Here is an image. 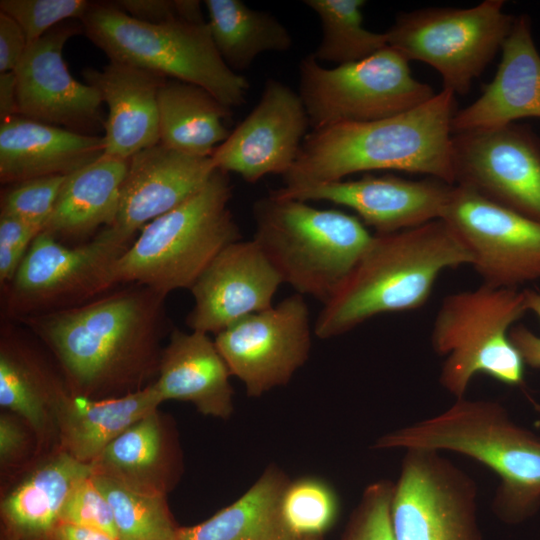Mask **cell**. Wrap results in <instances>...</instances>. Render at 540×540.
I'll use <instances>...</instances> for the list:
<instances>
[{
  "instance_id": "obj_1",
  "label": "cell",
  "mask_w": 540,
  "mask_h": 540,
  "mask_svg": "<svg viewBox=\"0 0 540 540\" xmlns=\"http://www.w3.org/2000/svg\"><path fill=\"white\" fill-rule=\"evenodd\" d=\"M456 112L455 95L443 89L394 116L312 130L283 175V187L336 182L373 170L427 174L454 185L451 125Z\"/></svg>"
},
{
  "instance_id": "obj_2",
  "label": "cell",
  "mask_w": 540,
  "mask_h": 540,
  "mask_svg": "<svg viewBox=\"0 0 540 540\" xmlns=\"http://www.w3.org/2000/svg\"><path fill=\"white\" fill-rule=\"evenodd\" d=\"M166 295L146 286L25 317L85 391L140 380L166 327Z\"/></svg>"
},
{
  "instance_id": "obj_3",
  "label": "cell",
  "mask_w": 540,
  "mask_h": 540,
  "mask_svg": "<svg viewBox=\"0 0 540 540\" xmlns=\"http://www.w3.org/2000/svg\"><path fill=\"white\" fill-rule=\"evenodd\" d=\"M471 263L469 251L442 219L376 233L347 280L323 304L313 332L329 339L379 314L418 309L442 271Z\"/></svg>"
},
{
  "instance_id": "obj_4",
  "label": "cell",
  "mask_w": 540,
  "mask_h": 540,
  "mask_svg": "<svg viewBox=\"0 0 540 540\" xmlns=\"http://www.w3.org/2000/svg\"><path fill=\"white\" fill-rule=\"evenodd\" d=\"M373 448L451 451L478 461L500 479L492 507L504 522H521L540 507V437L496 401L456 399L436 416L386 433Z\"/></svg>"
},
{
  "instance_id": "obj_5",
  "label": "cell",
  "mask_w": 540,
  "mask_h": 540,
  "mask_svg": "<svg viewBox=\"0 0 540 540\" xmlns=\"http://www.w3.org/2000/svg\"><path fill=\"white\" fill-rule=\"evenodd\" d=\"M253 216V240L283 283L323 304L341 288L373 238L353 215L272 192L255 202Z\"/></svg>"
},
{
  "instance_id": "obj_6",
  "label": "cell",
  "mask_w": 540,
  "mask_h": 540,
  "mask_svg": "<svg viewBox=\"0 0 540 540\" xmlns=\"http://www.w3.org/2000/svg\"><path fill=\"white\" fill-rule=\"evenodd\" d=\"M228 173L216 170L183 203L141 229L116 265L117 282L149 287L168 295L193 286L211 261L241 240L229 209Z\"/></svg>"
},
{
  "instance_id": "obj_7",
  "label": "cell",
  "mask_w": 540,
  "mask_h": 540,
  "mask_svg": "<svg viewBox=\"0 0 540 540\" xmlns=\"http://www.w3.org/2000/svg\"><path fill=\"white\" fill-rule=\"evenodd\" d=\"M80 22L110 61L199 86L229 108L246 101L249 83L222 59L207 21L150 24L112 2H93Z\"/></svg>"
},
{
  "instance_id": "obj_8",
  "label": "cell",
  "mask_w": 540,
  "mask_h": 540,
  "mask_svg": "<svg viewBox=\"0 0 540 540\" xmlns=\"http://www.w3.org/2000/svg\"><path fill=\"white\" fill-rule=\"evenodd\" d=\"M528 311L524 290L482 284L447 295L435 316L431 345L443 362L439 382L456 399L472 378L486 374L519 386L524 362L509 339L511 326Z\"/></svg>"
},
{
  "instance_id": "obj_9",
  "label": "cell",
  "mask_w": 540,
  "mask_h": 540,
  "mask_svg": "<svg viewBox=\"0 0 540 540\" xmlns=\"http://www.w3.org/2000/svg\"><path fill=\"white\" fill-rule=\"evenodd\" d=\"M409 61L387 46L358 62L325 68L312 54L299 65V96L312 130L379 120L413 109L436 93Z\"/></svg>"
},
{
  "instance_id": "obj_10",
  "label": "cell",
  "mask_w": 540,
  "mask_h": 540,
  "mask_svg": "<svg viewBox=\"0 0 540 540\" xmlns=\"http://www.w3.org/2000/svg\"><path fill=\"white\" fill-rule=\"evenodd\" d=\"M503 0L471 8H425L400 13L386 31L388 46L406 60L424 62L442 77L443 89L466 94L502 47L514 18Z\"/></svg>"
},
{
  "instance_id": "obj_11",
  "label": "cell",
  "mask_w": 540,
  "mask_h": 540,
  "mask_svg": "<svg viewBox=\"0 0 540 540\" xmlns=\"http://www.w3.org/2000/svg\"><path fill=\"white\" fill-rule=\"evenodd\" d=\"M130 245L109 227L75 247L40 232L9 283L8 311L28 317L85 303L118 283L116 265Z\"/></svg>"
},
{
  "instance_id": "obj_12",
  "label": "cell",
  "mask_w": 540,
  "mask_h": 540,
  "mask_svg": "<svg viewBox=\"0 0 540 540\" xmlns=\"http://www.w3.org/2000/svg\"><path fill=\"white\" fill-rule=\"evenodd\" d=\"M475 481L439 451L406 449L391 501L396 540H482Z\"/></svg>"
},
{
  "instance_id": "obj_13",
  "label": "cell",
  "mask_w": 540,
  "mask_h": 540,
  "mask_svg": "<svg viewBox=\"0 0 540 540\" xmlns=\"http://www.w3.org/2000/svg\"><path fill=\"white\" fill-rule=\"evenodd\" d=\"M441 219L469 251L483 284L519 288L540 279V222L459 185Z\"/></svg>"
},
{
  "instance_id": "obj_14",
  "label": "cell",
  "mask_w": 540,
  "mask_h": 540,
  "mask_svg": "<svg viewBox=\"0 0 540 540\" xmlns=\"http://www.w3.org/2000/svg\"><path fill=\"white\" fill-rule=\"evenodd\" d=\"M216 347L249 397L285 386L309 358V309L298 293L216 334Z\"/></svg>"
},
{
  "instance_id": "obj_15",
  "label": "cell",
  "mask_w": 540,
  "mask_h": 540,
  "mask_svg": "<svg viewBox=\"0 0 540 540\" xmlns=\"http://www.w3.org/2000/svg\"><path fill=\"white\" fill-rule=\"evenodd\" d=\"M454 185L540 222V142L513 123L453 134Z\"/></svg>"
},
{
  "instance_id": "obj_16",
  "label": "cell",
  "mask_w": 540,
  "mask_h": 540,
  "mask_svg": "<svg viewBox=\"0 0 540 540\" xmlns=\"http://www.w3.org/2000/svg\"><path fill=\"white\" fill-rule=\"evenodd\" d=\"M82 30L64 21L27 46L14 71L17 115L87 135L104 128L99 92L74 79L63 58L65 43Z\"/></svg>"
},
{
  "instance_id": "obj_17",
  "label": "cell",
  "mask_w": 540,
  "mask_h": 540,
  "mask_svg": "<svg viewBox=\"0 0 540 540\" xmlns=\"http://www.w3.org/2000/svg\"><path fill=\"white\" fill-rule=\"evenodd\" d=\"M309 119L298 93L269 79L247 117L211 155L214 167L255 183L268 174L285 175L307 135Z\"/></svg>"
},
{
  "instance_id": "obj_18",
  "label": "cell",
  "mask_w": 540,
  "mask_h": 540,
  "mask_svg": "<svg viewBox=\"0 0 540 540\" xmlns=\"http://www.w3.org/2000/svg\"><path fill=\"white\" fill-rule=\"evenodd\" d=\"M282 283L253 239L233 242L190 288L194 305L186 323L193 331L216 335L240 319L272 307Z\"/></svg>"
},
{
  "instance_id": "obj_19",
  "label": "cell",
  "mask_w": 540,
  "mask_h": 540,
  "mask_svg": "<svg viewBox=\"0 0 540 540\" xmlns=\"http://www.w3.org/2000/svg\"><path fill=\"white\" fill-rule=\"evenodd\" d=\"M453 185L431 178L408 180L366 175L357 180L281 187L273 194L301 201H328L354 210L378 234L414 228L441 219Z\"/></svg>"
},
{
  "instance_id": "obj_20",
  "label": "cell",
  "mask_w": 540,
  "mask_h": 540,
  "mask_svg": "<svg viewBox=\"0 0 540 540\" xmlns=\"http://www.w3.org/2000/svg\"><path fill=\"white\" fill-rule=\"evenodd\" d=\"M211 157H199L161 143L129 159L117 215L112 226L126 240L155 218L174 209L210 179Z\"/></svg>"
},
{
  "instance_id": "obj_21",
  "label": "cell",
  "mask_w": 540,
  "mask_h": 540,
  "mask_svg": "<svg viewBox=\"0 0 540 540\" xmlns=\"http://www.w3.org/2000/svg\"><path fill=\"white\" fill-rule=\"evenodd\" d=\"M493 80L481 96L452 120V133L505 126L517 119L540 118V54L526 15L514 19Z\"/></svg>"
},
{
  "instance_id": "obj_22",
  "label": "cell",
  "mask_w": 540,
  "mask_h": 540,
  "mask_svg": "<svg viewBox=\"0 0 540 540\" xmlns=\"http://www.w3.org/2000/svg\"><path fill=\"white\" fill-rule=\"evenodd\" d=\"M83 75L108 106L104 155L129 160L160 143L158 94L166 77L113 61L101 70L87 68Z\"/></svg>"
},
{
  "instance_id": "obj_23",
  "label": "cell",
  "mask_w": 540,
  "mask_h": 540,
  "mask_svg": "<svg viewBox=\"0 0 540 540\" xmlns=\"http://www.w3.org/2000/svg\"><path fill=\"white\" fill-rule=\"evenodd\" d=\"M104 152L103 136L13 115L0 125V180L16 184L43 176H68Z\"/></svg>"
},
{
  "instance_id": "obj_24",
  "label": "cell",
  "mask_w": 540,
  "mask_h": 540,
  "mask_svg": "<svg viewBox=\"0 0 540 540\" xmlns=\"http://www.w3.org/2000/svg\"><path fill=\"white\" fill-rule=\"evenodd\" d=\"M158 374L153 386L162 402H190L203 415L221 419L232 415V375L208 334L174 329L161 351Z\"/></svg>"
},
{
  "instance_id": "obj_25",
  "label": "cell",
  "mask_w": 540,
  "mask_h": 540,
  "mask_svg": "<svg viewBox=\"0 0 540 540\" xmlns=\"http://www.w3.org/2000/svg\"><path fill=\"white\" fill-rule=\"evenodd\" d=\"M93 474L91 463L67 452L31 473L2 502L8 540H52L69 495Z\"/></svg>"
},
{
  "instance_id": "obj_26",
  "label": "cell",
  "mask_w": 540,
  "mask_h": 540,
  "mask_svg": "<svg viewBox=\"0 0 540 540\" xmlns=\"http://www.w3.org/2000/svg\"><path fill=\"white\" fill-rule=\"evenodd\" d=\"M129 160L101 156L66 176L42 231L57 240L77 239L113 225Z\"/></svg>"
},
{
  "instance_id": "obj_27",
  "label": "cell",
  "mask_w": 540,
  "mask_h": 540,
  "mask_svg": "<svg viewBox=\"0 0 540 540\" xmlns=\"http://www.w3.org/2000/svg\"><path fill=\"white\" fill-rule=\"evenodd\" d=\"M161 402L153 384L113 399L60 395L57 409L66 452L79 461L92 463L108 444L155 412Z\"/></svg>"
},
{
  "instance_id": "obj_28",
  "label": "cell",
  "mask_w": 540,
  "mask_h": 540,
  "mask_svg": "<svg viewBox=\"0 0 540 540\" xmlns=\"http://www.w3.org/2000/svg\"><path fill=\"white\" fill-rule=\"evenodd\" d=\"M290 483L275 466L235 502L204 522L177 528L179 540H299L288 526L282 509Z\"/></svg>"
},
{
  "instance_id": "obj_29",
  "label": "cell",
  "mask_w": 540,
  "mask_h": 540,
  "mask_svg": "<svg viewBox=\"0 0 540 540\" xmlns=\"http://www.w3.org/2000/svg\"><path fill=\"white\" fill-rule=\"evenodd\" d=\"M160 143L180 152L211 157L230 131L225 120L231 108L205 89L166 80L158 94Z\"/></svg>"
},
{
  "instance_id": "obj_30",
  "label": "cell",
  "mask_w": 540,
  "mask_h": 540,
  "mask_svg": "<svg viewBox=\"0 0 540 540\" xmlns=\"http://www.w3.org/2000/svg\"><path fill=\"white\" fill-rule=\"evenodd\" d=\"M208 27L220 56L233 71L248 69L265 52L292 46L287 28L268 12L240 0H205Z\"/></svg>"
},
{
  "instance_id": "obj_31",
  "label": "cell",
  "mask_w": 540,
  "mask_h": 540,
  "mask_svg": "<svg viewBox=\"0 0 540 540\" xmlns=\"http://www.w3.org/2000/svg\"><path fill=\"white\" fill-rule=\"evenodd\" d=\"M162 452L163 434L155 411L115 438L91 464L95 474L140 492L163 494L152 479Z\"/></svg>"
},
{
  "instance_id": "obj_32",
  "label": "cell",
  "mask_w": 540,
  "mask_h": 540,
  "mask_svg": "<svg viewBox=\"0 0 540 540\" xmlns=\"http://www.w3.org/2000/svg\"><path fill=\"white\" fill-rule=\"evenodd\" d=\"M321 22L322 36L312 53L320 62L337 65L366 59L388 46L387 35L363 26V0H306Z\"/></svg>"
},
{
  "instance_id": "obj_33",
  "label": "cell",
  "mask_w": 540,
  "mask_h": 540,
  "mask_svg": "<svg viewBox=\"0 0 540 540\" xmlns=\"http://www.w3.org/2000/svg\"><path fill=\"white\" fill-rule=\"evenodd\" d=\"M92 480L112 508L119 540H168L177 536L163 494L140 492L95 473Z\"/></svg>"
},
{
  "instance_id": "obj_34",
  "label": "cell",
  "mask_w": 540,
  "mask_h": 540,
  "mask_svg": "<svg viewBox=\"0 0 540 540\" xmlns=\"http://www.w3.org/2000/svg\"><path fill=\"white\" fill-rule=\"evenodd\" d=\"M25 358L4 344L0 353V404L22 416L37 431L47 423L48 390Z\"/></svg>"
},
{
  "instance_id": "obj_35",
  "label": "cell",
  "mask_w": 540,
  "mask_h": 540,
  "mask_svg": "<svg viewBox=\"0 0 540 540\" xmlns=\"http://www.w3.org/2000/svg\"><path fill=\"white\" fill-rule=\"evenodd\" d=\"M282 509L288 526L298 537L323 536L337 518L338 499L325 481L303 477L290 481Z\"/></svg>"
},
{
  "instance_id": "obj_36",
  "label": "cell",
  "mask_w": 540,
  "mask_h": 540,
  "mask_svg": "<svg viewBox=\"0 0 540 540\" xmlns=\"http://www.w3.org/2000/svg\"><path fill=\"white\" fill-rule=\"evenodd\" d=\"M92 4L87 0H1L0 9L20 25L29 45L64 21H81Z\"/></svg>"
},
{
  "instance_id": "obj_37",
  "label": "cell",
  "mask_w": 540,
  "mask_h": 540,
  "mask_svg": "<svg viewBox=\"0 0 540 540\" xmlns=\"http://www.w3.org/2000/svg\"><path fill=\"white\" fill-rule=\"evenodd\" d=\"M65 178L43 176L13 184L2 194L0 215L18 218L43 230Z\"/></svg>"
},
{
  "instance_id": "obj_38",
  "label": "cell",
  "mask_w": 540,
  "mask_h": 540,
  "mask_svg": "<svg viewBox=\"0 0 540 540\" xmlns=\"http://www.w3.org/2000/svg\"><path fill=\"white\" fill-rule=\"evenodd\" d=\"M393 490L394 483L385 479L368 485L342 540H396L390 512Z\"/></svg>"
},
{
  "instance_id": "obj_39",
  "label": "cell",
  "mask_w": 540,
  "mask_h": 540,
  "mask_svg": "<svg viewBox=\"0 0 540 540\" xmlns=\"http://www.w3.org/2000/svg\"><path fill=\"white\" fill-rule=\"evenodd\" d=\"M60 521L94 528L118 539L112 508L92 476L73 489L61 510Z\"/></svg>"
},
{
  "instance_id": "obj_40",
  "label": "cell",
  "mask_w": 540,
  "mask_h": 540,
  "mask_svg": "<svg viewBox=\"0 0 540 540\" xmlns=\"http://www.w3.org/2000/svg\"><path fill=\"white\" fill-rule=\"evenodd\" d=\"M42 230L15 217L0 215V282L9 284L32 241Z\"/></svg>"
},
{
  "instance_id": "obj_41",
  "label": "cell",
  "mask_w": 540,
  "mask_h": 540,
  "mask_svg": "<svg viewBox=\"0 0 540 540\" xmlns=\"http://www.w3.org/2000/svg\"><path fill=\"white\" fill-rule=\"evenodd\" d=\"M112 3L129 16L150 24L205 21L200 2L196 0H118Z\"/></svg>"
},
{
  "instance_id": "obj_42",
  "label": "cell",
  "mask_w": 540,
  "mask_h": 540,
  "mask_svg": "<svg viewBox=\"0 0 540 540\" xmlns=\"http://www.w3.org/2000/svg\"><path fill=\"white\" fill-rule=\"evenodd\" d=\"M524 293L528 311H532L540 320V292L524 289ZM509 339L519 352L524 364L532 368H540V336L519 325L510 329Z\"/></svg>"
},
{
  "instance_id": "obj_43",
  "label": "cell",
  "mask_w": 540,
  "mask_h": 540,
  "mask_svg": "<svg viewBox=\"0 0 540 540\" xmlns=\"http://www.w3.org/2000/svg\"><path fill=\"white\" fill-rule=\"evenodd\" d=\"M27 46L26 36L20 25L0 11V73L14 72Z\"/></svg>"
},
{
  "instance_id": "obj_44",
  "label": "cell",
  "mask_w": 540,
  "mask_h": 540,
  "mask_svg": "<svg viewBox=\"0 0 540 540\" xmlns=\"http://www.w3.org/2000/svg\"><path fill=\"white\" fill-rule=\"evenodd\" d=\"M24 435L19 426L11 418L2 415L0 418V458L4 463L12 458L21 448Z\"/></svg>"
},
{
  "instance_id": "obj_45",
  "label": "cell",
  "mask_w": 540,
  "mask_h": 540,
  "mask_svg": "<svg viewBox=\"0 0 540 540\" xmlns=\"http://www.w3.org/2000/svg\"><path fill=\"white\" fill-rule=\"evenodd\" d=\"M52 540H118L100 530L59 522L54 529Z\"/></svg>"
},
{
  "instance_id": "obj_46",
  "label": "cell",
  "mask_w": 540,
  "mask_h": 540,
  "mask_svg": "<svg viewBox=\"0 0 540 540\" xmlns=\"http://www.w3.org/2000/svg\"><path fill=\"white\" fill-rule=\"evenodd\" d=\"M17 115L16 75L0 73V120Z\"/></svg>"
},
{
  "instance_id": "obj_47",
  "label": "cell",
  "mask_w": 540,
  "mask_h": 540,
  "mask_svg": "<svg viewBox=\"0 0 540 540\" xmlns=\"http://www.w3.org/2000/svg\"><path fill=\"white\" fill-rule=\"evenodd\" d=\"M299 540H323L322 536H307Z\"/></svg>"
},
{
  "instance_id": "obj_48",
  "label": "cell",
  "mask_w": 540,
  "mask_h": 540,
  "mask_svg": "<svg viewBox=\"0 0 540 540\" xmlns=\"http://www.w3.org/2000/svg\"><path fill=\"white\" fill-rule=\"evenodd\" d=\"M168 540H179V539H178V536H176V537H173V538L168 539Z\"/></svg>"
}]
</instances>
